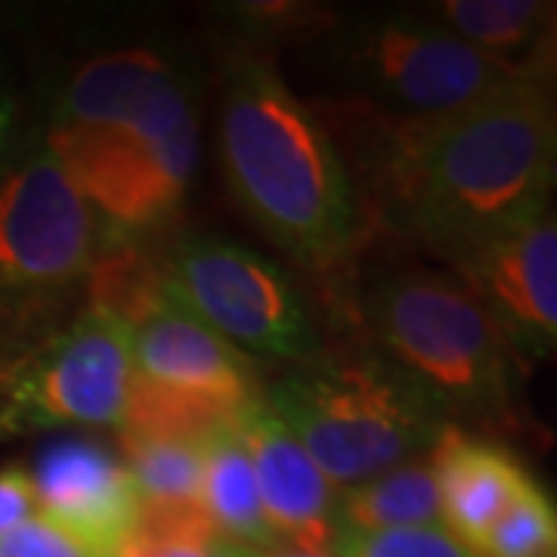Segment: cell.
<instances>
[{
  "mask_svg": "<svg viewBox=\"0 0 557 557\" xmlns=\"http://www.w3.org/2000/svg\"><path fill=\"white\" fill-rule=\"evenodd\" d=\"M381 223L449 267L483 242L548 211L557 171L552 81L520 78L437 121L372 115Z\"/></svg>",
  "mask_w": 557,
  "mask_h": 557,
  "instance_id": "1",
  "label": "cell"
},
{
  "mask_svg": "<svg viewBox=\"0 0 557 557\" xmlns=\"http://www.w3.org/2000/svg\"><path fill=\"white\" fill-rule=\"evenodd\" d=\"M220 159L233 196L288 258L329 288L350 282L366 236L354 171L322 115L263 57L242 53L226 72Z\"/></svg>",
  "mask_w": 557,
  "mask_h": 557,
  "instance_id": "2",
  "label": "cell"
},
{
  "mask_svg": "<svg viewBox=\"0 0 557 557\" xmlns=\"http://www.w3.org/2000/svg\"><path fill=\"white\" fill-rule=\"evenodd\" d=\"M384 357L418 381L453 424H518L520 362L496 322L453 273L406 267L359 298Z\"/></svg>",
  "mask_w": 557,
  "mask_h": 557,
  "instance_id": "3",
  "label": "cell"
},
{
  "mask_svg": "<svg viewBox=\"0 0 557 557\" xmlns=\"http://www.w3.org/2000/svg\"><path fill=\"white\" fill-rule=\"evenodd\" d=\"M263 403L338 490L424 456L449 421L379 350L319 354L282 375Z\"/></svg>",
  "mask_w": 557,
  "mask_h": 557,
  "instance_id": "4",
  "label": "cell"
},
{
  "mask_svg": "<svg viewBox=\"0 0 557 557\" xmlns=\"http://www.w3.org/2000/svg\"><path fill=\"white\" fill-rule=\"evenodd\" d=\"M47 146L97 214L102 245H149L189 199L199 164L196 90L174 65L127 115Z\"/></svg>",
  "mask_w": 557,
  "mask_h": 557,
  "instance_id": "5",
  "label": "cell"
},
{
  "mask_svg": "<svg viewBox=\"0 0 557 557\" xmlns=\"http://www.w3.org/2000/svg\"><path fill=\"white\" fill-rule=\"evenodd\" d=\"M102 233L60 159L28 131L0 180V329H35L84 292Z\"/></svg>",
  "mask_w": 557,
  "mask_h": 557,
  "instance_id": "6",
  "label": "cell"
},
{
  "mask_svg": "<svg viewBox=\"0 0 557 557\" xmlns=\"http://www.w3.org/2000/svg\"><path fill=\"white\" fill-rule=\"evenodd\" d=\"M131 391L121 437L205 440L263 397L233 344L164 298L131 325Z\"/></svg>",
  "mask_w": 557,
  "mask_h": 557,
  "instance_id": "7",
  "label": "cell"
},
{
  "mask_svg": "<svg viewBox=\"0 0 557 557\" xmlns=\"http://www.w3.org/2000/svg\"><path fill=\"white\" fill-rule=\"evenodd\" d=\"M161 292L245 357L304 366L322 354L317 319L276 260L220 236H180L159 251Z\"/></svg>",
  "mask_w": 557,
  "mask_h": 557,
  "instance_id": "8",
  "label": "cell"
},
{
  "mask_svg": "<svg viewBox=\"0 0 557 557\" xmlns=\"http://www.w3.org/2000/svg\"><path fill=\"white\" fill-rule=\"evenodd\" d=\"M347 72L372 115L437 121L490 100L511 69L456 38L431 16H369L347 38Z\"/></svg>",
  "mask_w": 557,
  "mask_h": 557,
  "instance_id": "9",
  "label": "cell"
},
{
  "mask_svg": "<svg viewBox=\"0 0 557 557\" xmlns=\"http://www.w3.org/2000/svg\"><path fill=\"white\" fill-rule=\"evenodd\" d=\"M131 329L97 307L0 359L13 434L119 428L131 391Z\"/></svg>",
  "mask_w": 557,
  "mask_h": 557,
  "instance_id": "10",
  "label": "cell"
},
{
  "mask_svg": "<svg viewBox=\"0 0 557 557\" xmlns=\"http://www.w3.org/2000/svg\"><path fill=\"white\" fill-rule=\"evenodd\" d=\"M480 300L520 362L555 354L557 344V226L552 208L449 267Z\"/></svg>",
  "mask_w": 557,
  "mask_h": 557,
  "instance_id": "11",
  "label": "cell"
},
{
  "mask_svg": "<svg viewBox=\"0 0 557 557\" xmlns=\"http://www.w3.org/2000/svg\"><path fill=\"white\" fill-rule=\"evenodd\" d=\"M40 518L53 520L100 557H112L139 523L134 478L109 446L90 437H65L28 468Z\"/></svg>",
  "mask_w": 557,
  "mask_h": 557,
  "instance_id": "12",
  "label": "cell"
},
{
  "mask_svg": "<svg viewBox=\"0 0 557 557\" xmlns=\"http://www.w3.org/2000/svg\"><path fill=\"white\" fill-rule=\"evenodd\" d=\"M233 428L251 458L260 511L276 545L329 552L338 536V486L319 471L263 397L245 406Z\"/></svg>",
  "mask_w": 557,
  "mask_h": 557,
  "instance_id": "13",
  "label": "cell"
},
{
  "mask_svg": "<svg viewBox=\"0 0 557 557\" xmlns=\"http://www.w3.org/2000/svg\"><path fill=\"white\" fill-rule=\"evenodd\" d=\"M428 458L437 480L440 523L474 552L508 505L536 483L511 449L453 421L443 424Z\"/></svg>",
  "mask_w": 557,
  "mask_h": 557,
  "instance_id": "14",
  "label": "cell"
},
{
  "mask_svg": "<svg viewBox=\"0 0 557 557\" xmlns=\"http://www.w3.org/2000/svg\"><path fill=\"white\" fill-rule=\"evenodd\" d=\"M171 69L174 62L152 47H124L81 62L57 87L47 121L38 131L47 139L97 131L127 115Z\"/></svg>",
  "mask_w": 557,
  "mask_h": 557,
  "instance_id": "15",
  "label": "cell"
},
{
  "mask_svg": "<svg viewBox=\"0 0 557 557\" xmlns=\"http://www.w3.org/2000/svg\"><path fill=\"white\" fill-rule=\"evenodd\" d=\"M428 16L520 78L552 81L557 22L552 0H443Z\"/></svg>",
  "mask_w": 557,
  "mask_h": 557,
  "instance_id": "16",
  "label": "cell"
},
{
  "mask_svg": "<svg viewBox=\"0 0 557 557\" xmlns=\"http://www.w3.org/2000/svg\"><path fill=\"white\" fill-rule=\"evenodd\" d=\"M201 458V511L214 536L245 548H273L276 539L260 511L255 468L233 421L220 424L205 437Z\"/></svg>",
  "mask_w": 557,
  "mask_h": 557,
  "instance_id": "17",
  "label": "cell"
},
{
  "mask_svg": "<svg viewBox=\"0 0 557 557\" xmlns=\"http://www.w3.org/2000/svg\"><path fill=\"white\" fill-rule=\"evenodd\" d=\"M440 493L428 453L338 490V530L437 527Z\"/></svg>",
  "mask_w": 557,
  "mask_h": 557,
  "instance_id": "18",
  "label": "cell"
},
{
  "mask_svg": "<svg viewBox=\"0 0 557 557\" xmlns=\"http://www.w3.org/2000/svg\"><path fill=\"white\" fill-rule=\"evenodd\" d=\"M201 443L205 440L121 437L124 465H127L139 493V515L205 518V511H201V474H205Z\"/></svg>",
  "mask_w": 557,
  "mask_h": 557,
  "instance_id": "19",
  "label": "cell"
},
{
  "mask_svg": "<svg viewBox=\"0 0 557 557\" xmlns=\"http://www.w3.org/2000/svg\"><path fill=\"white\" fill-rule=\"evenodd\" d=\"M480 557H557V515L545 490L533 483L523 490L490 536L480 545Z\"/></svg>",
  "mask_w": 557,
  "mask_h": 557,
  "instance_id": "20",
  "label": "cell"
},
{
  "mask_svg": "<svg viewBox=\"0 0 557 557\" xmlns=\"http://www.w3.org/2000/svg\"><path fill=\"white\" fill-rule=\"evenodd\" d=\"M329 552L335 557H480L443 523L399 530H338Z\"/></svg>",
  "mask_w": 557,
  "mask_h": 557,
  "instance_id": "21",
  "label": "cell"
},
{
  "mask_svg": "<svg viewBox=\"0 0 557 557\" xmlns=\"http://www.w3.org/2000/svg\"><path fill=\"white\" fill-rule=\"evenodd\" d=\"M112 557H230V542L214 536L205 518L139 515L137 530Z\"/></svg>",
  "mask_w": 557,
  "mask_h": 557,
  "instance_id": "22",
  "label": "cell"
},
{
  "mask_svg": "<svg viewBox=\"0 0 557 557\" xmlns=\"http://www.w3.org/2000/svg\"><path fill=\"white\" fill-rule=\"evenodd\" d=\"M0 557H100L53 520L35 515L0 536Z\"/></svg>",
  "mask_w": 557,
  "mask_h": 557,
  "instance_id": "23",
  "label": "cell"
},
{
  "mask_svg": "<svg viewBox=\"0 0 557 557\" xmlns=\"http://www.w3.org/2000/svg\"><path fill=\"white\" fill-rule=\"evenodd\" d=\"M38 515L32 474L25 465H3L0 468V536L16 530L20 523Z\"/></svg>",
  "mask_w": 557,
  "mask_h": 557,
  "instance_id": "24",
  "label": "cell"
},
{
  "mask_svg": "<svg viewBox=\"0 0 557 557\" xmlns=\"http://www.w3.org/2000/svg\"><path fill=\"white\" fill-rule=\"evenodd\" d=\"M28 137V127L22 121V106L13 84L7 78V69L0 62V180L10 171L13 159L20 156L22 143Z\"/></svg>",
  "mask_w": 557,
  "mask_h": 557,
  "instance_id": "25",
  "label": "cell"
},
{
  "mask_svg": "<svg viewBox=\"0 0 557 557\" xmlns=\"http://www.w3.org/2000/svg\"><path fill=\"white\" fill-rule=\"evenodd\" d=\"M230 557H335L332 552H300L288 545H273V548H245V545H230Z\"/></svg>",
  "mask_w": 557,
  "mask_h": 557,
  "instance_id": "26",
  "label": "cell"
},
{
  "mask_svg": "<svg viewBox=\"0 0 557 557\" xmlns=\"http://www.w3.org/2000/svg\"><path fill=\"white\" fill-rule=\"evenodd\" d=\"M16 437L13 434V421H10V403H7V384H3V372H0V440Z\"/></svg>",
  "mask_w": 557,
  "mask_h": 557,
  "instance_id": "27",
  "label": "cell"
}]
</instances>
